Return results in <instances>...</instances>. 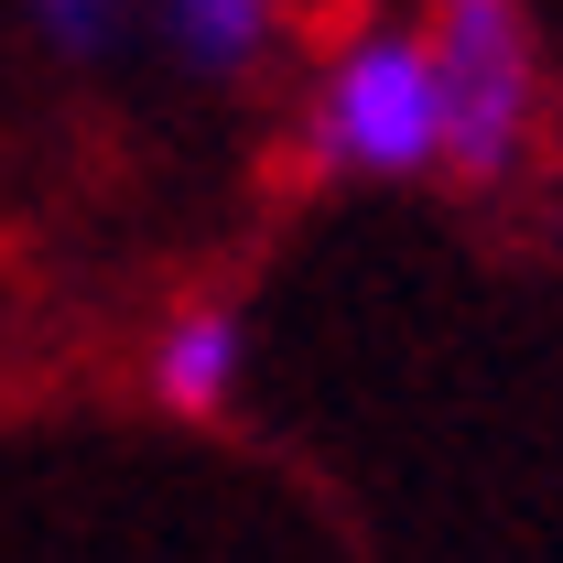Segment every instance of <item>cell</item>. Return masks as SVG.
<instances>
[{"label":"cell","mask_w":563,"mask_h":563,"mask_svg":"<svg viewBox=\"0 0 563 563\" xmlns=\"http://www.w3.org/2000/svg\"><path fill=\"white\" fill-rule=\"evenodd\" d=\"M433 76H444V174L498 185L531 141V22L520 0H444L433 11Z\"/></svg>","instance_id":"2"},{"label":"cell","mask_w":563,"mask_h":563,"mask_svg":"<svg viewBox=\"0 0 563 563\" xmlns=\"http://www.w3.org/2000/svg\"><path fill=\"white\" fill-rule=\"evenodd\" d=\"M163 11V44L196 76H250L282 33V0H152Z\"/></svg>","instance_id":"4"},{"label":"cell","mask_w":563,"mask_h":563,"mask_svg":"<svg viewBox=\"0 0 563 563\" xmlns=\"http://www.w3.org/2000/svg\"><path fill=\"white\" fill-rule=\"evenodd\" d=\"M33 22H44V44H55L66 66H98V55L120 44L131 0H33Z\"/></svg>","instance_id":"5"},{"label":"cell","mask_w":563,"mask_h":563,"mask_svg":"<svg viewBox=\"0 0 563 563\" xmlns=\"http://www.w3.org/2000/svg\"><path fill=\"white\" fill-rule=\"evenodd\" d=\"M303 163L314 174H433L444 163V76L422 33H357L314 76L303 109Z\"/></svg>","instance_id":"1"},{"label":"cell","mask_w":563,"mask_h":563,"mask_svg":"<svg viewBox=\"0 0 563 563\" xmlns=\"http://www.w3.org/2000/svg\"><path fill=\"white\" fill-rule=\"evenodd\" d=\"M228 379H239V314L228 303H185L163 336H152V401L185 422H207L228 401Z\"/></svg>","instance_id":"3"}]
</instances>
